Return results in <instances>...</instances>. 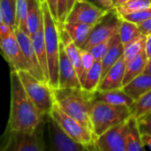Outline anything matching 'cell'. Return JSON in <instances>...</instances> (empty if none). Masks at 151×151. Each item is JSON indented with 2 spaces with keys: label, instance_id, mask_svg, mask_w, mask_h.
<instances>
[{
  "label": "cell",
  "instance_id": "1",
  "mask_svg": "<svg viewBox=\"0 0 151 151\" xmlns=\"http://www.w3.org/2000/svg\"><path fill=\"white\" fill-rule=\"evenodd\" d=\"M10 112L6 128L15 132L32 133L44 122L46 117L40 113L28 96L16 71L10 73Z\"/></svg>",
  "mask_w": 151,
  "mask_h": 151
},
{
  "label": "cell",
  "instance_id": "44",
  "mask_svg": "<svg viewBox=\"0 0 151 151\" xmlns=\"http://www.w3.org/2000/svg\"><path fill=\"white\" fill-rule=\"evenodd\" d=\"M85 151H99L98 148L96 147L95 145V142L91 144V145H88V146H85Z\"/></svg>",
  "mask_w": 151,
  "mask_h": 151
},
{
  "label": "cell",
  "instance_id": "19",
  "mask_svg": "<svg viewBox=\"0 0 151 151\" xmlns=\"http://www.w3.org/2000/svg\"><path fill=\"white\" fill-rule=\"evenodd\" d=\"M31 41L33 44V48L36 54L38 62L42 68V71L44 74L45 80L48 82L49 74H48V63H47V54L45 49L44 42V23L40 27V28L31 36Z\"/></svg>",
  "mask_w": 151,
  "mask_h": 151
},
{
  "label": "cell",
  "instance_id": "32",
  "mask_svg": "<svg viewBox=\"0 0 151 151\" xmlns=\"http://www.w3.org/2000/svg\"><path fill=\"white\" fill-rule=\"evenodd\" d=\"M117 35H118V34H117L113 37H111V38H109V39H108V40H106V41H104V42L92 47L88 50L91 51V53L93 55V57L95 58L96 60H101L103 58V57L106 55V53L109 51V50L112 47L114 42H116Z\"/></svg>",
  "mask_w": 151,
  "mask_h": 151
},
{
  "label": "cell",
  "instance_id": "28",
  "mask_svg": "<svg viewBox=\"0 0 151 151\" xmlns=\"http://www.w3.org/2000/svg\"><path fill=\"white\" fill-rule=\"evenodd\" d=\"M27 17H28V0H16L14 29H20L28 35V27H27Z\"/></svg>",
  "mask_w": 151,
  "mask_h": 151
},
{
  "label": "cell",
  "instance_id": "33",
  "mask_svg": "<svg viewBox=\"0 0 151 151\" xmlns=\"http://www.w3.org/2000/svg\"><path fill=\"white\" fill-rule=\"evenodd\" d=\"M150 18L151 7L140 10V11L135 12H133V13L126 14V15H125V16L122 17L123 19L127 20V21L132 22V23H134L136 25H139L141 23H143L144 21L150 19Z\"/></svg>",
  "mask_w": 151,
  "mask_h": 151
},
{
  "label": "cell",
  "instance_id": "49",
  "mask_svg": "<svg viewBox=\"0 0 151 151\" xmlns=\"http://www.w3.org/2000/svg\"><path fill=\"white\" fill-rule=\"evenodd\" d=\"M41 1H42V0H41Z\"/></svg>",
  "mask_w": 151,
  "mask_h": 151
},
{
  "label": "cell",
  "instance_id": "5",
  "mask_svg": "<svg viewBox=\"0 0 151 151\" xmlns=\"http://www.w3.org/2000/svg\"><path fill=\"white\" fill-rule=\"evenodd\" d=\"M44 122L32 133L5 129L0 136V151H48L44 140Z\"/></svg>",
  "mask_w": 151,
  "mask_h": 151
},
{
  "label": "cell",
  "instance_id": "34",
  "mask_svg": "<svg viewBox=\"0 0 151 151\" xmlns=\"http://www.w3.org/2000/svg\"><path fill=\"white\" fill-rule=\"evenodd\" d=\"M79 51H80L81 63H82V67H83V72H84V79H85V76L86 73L93 66V65L94 64V62H95L96 59L93 57V55L91 53L90 50H84V49H81L80 48L79 49ZM84 79H83V81H84Z\"/></svg>",
  "mask_w": 151,
  "mask_h": 151
},
{
  "label": "cell",
  "instance_id": "48",
  "mask_svg": "<svg viewBox=\"0 0 151 151\" xmlns=\"http://www.w3.org/2000/svg\"><path fill=\"white\" fill-rule=\"evenodd\" d=\"M150 2H151V0H150Z\"/></svg>",
  "mask_w": 151,
  "mask_h": 151
},
{
  "label": "cell",
  "instance_id": "25",
  "mask_svg": "<svg viewBox=\"0 0 151 151\" xmlns=\"http://www.w3.org/2000/svg\"><path fill=\"white\" fill-rule=\"evenodd\" d=\"M102 77V66L101 60H95L93 66L86 73L85 79L82 82V88L85 90L94 93L97 91Z\"/></svg>",
  "mask_w": 151,
  "mask_h": 151
},
{
  "label": "cell",
  "instance_id": "17",
  "mask_svg": "<svg viewBox=\"0 0 151 151\" xmlns=\"http://www.w3.org/2000/svg\"><path fill=\"white\" fill-rule=\"evenodd\" d=\"M60 30V37H61V41L64 45L66 53L70 60V62L72 63V65H74L78 78L80 80L81 85H82V81L84 79V72H83V67H82V63H81V57H80V51L79 49L75 42L72 41V39L70 38V36L69 35V34L67 33V31L64 29V27L59 29Z\"/></svg>",
  "mask_w": 151,
  "mask_h": 151
},
{
  "label": "cell",
  "instance_id": "18",
  "mask_svg": "<svg viewBox=\"0 0 151 151\" xmlns=\"http://www.w3.org/2000/svg\"><path fill=\"white\" fill-rule=\"evenodd\" d=\"M124 91L135 102L151 90V74L142 73L123 87Z\"/></svg>",
  "mask_w": 151,
  "mask_h": 151
},
{
  "label": "cell",
  "instance_id": "2",
  "mask_svg": "<svg viewBox=\"0 0 151 151\" xmlns=\"http://www.w3.org/2000/svg\"><path fill=\"white\" fill-rule=\"evenodd\" d=\"M53 91L55 104L65 113L93 132L91 110L93 104V93H90L82 88H55Z\"/></svg>",
  "mask_w": 151,
  "mask_h": 151
},
{
  "label": "cell",
  "instance_id": "39",
  "mask_svg": "<svg viewBox=\"0 0 151 151\" xmlns=\"http://www.w3.org/2000/svg\"><path fill=\"white\" fill-rule=\"evenodd\" d=\"M140 30L142 31V35L148 36V35H151V18L150 19L144 21L143 23H141L138 25Z\"/></svg>",
  "mask_w": 151,
  "mask_h": 151
},
{
  "label": "cell",
  "instance_id": "14",
  "mask_svg": "<svg viewBox=\"0 0 151 151\" xmlns=\"http://www.w3.org/2000/svg\"><path fill=\"white\" fill-rule=\"evenodd\" d=\"M14 33H15L17 41L20 46V48L23 51V54H24V56L28 61V64L29 65V73H31L37 80L47 82L45 80L44 74L42 71V68L40 66V64L38 62L35 50L33 48L31 37L27 33H25L20 29H14Z\"/></svg>",
  "mask_w": 151,
  "mask_h": 151
},
{
  "label": "cell",
  "instance_id": "30",
  "mask_svg": "<svg viewBox=\"0 0 151 151\" xmlns=\"http://www.w3.org/2000/svg\"><path fill=\"white\" fill-rule=\"evenodd\" d=\"M133 117L139 119L151 111V90L138 101L134 102L131 107Z\"/></svg>",
  "mask_w": 151,
  "mask_h": 151
},
{
  "label": "cell",
  "instance_id": "20",
  "mask_svg": "<svg viewBox=\"0 0 151 151\" xmlns=\"http://www.w3.org/2000/svg\"><path fill=\"white\" fill-rule=\"evenodd\" d=\"M43 24L41 0H28L27 27L29 36L34 35Z\"/></svg>",
  "mask_w": 151,
  "mask_h": 151
},
{
  "label": "cell",
  "instance_id": "35",
  "mask_svg": "<svg viewBox=\"0 0 151 151\" xmlns=\"http://www.w3.org/2000/svg\"><path fill=\"white\" fill-rule=\"evenodd\" d=\"M57 15L59 29L62 28L68 16V0H57Z\"/></svg>",
  "mask_w": 151,
  "mask_h": 151
},
{
  "label": "cell",
  "instance_id": "27",
  "mask_svg": "<svg viewBox=\"0 0 151 151\" xmlns=\"http://www.w3.org/2000/svg\"><path fill=\"white\" fill-rule=\"evenodd\" d=\"M142 35V33L140 30L138 25L123 19L118 31V35L121 42L124 45L132 42L133 40H134L135 38L139 37Z\"/></svg>",
  "mask_w": 151,
  "mask_h": 151
},
{
  "label": "cell",
  "instance_id": "46",
  "mask_svg": "<svg viewBox=\"0 0 151 151\" xmlns=\"http://www.w3.org/2000/svg\"><path fill=\"white\" fill-rule=\"evenodd\" d=\"M145 73H149V74H151V59L149 60L148 64H147V66L145 68V71H144Z\"/></svg>",
  "mask_w": 151,
  "mask_h": 151
},
{
  "label": "cell",
  "instance_id": "15",
  "mask_svg": "<svg viewBox=\"0 0 151 151\" xmlns=\"http://www.w3.org/2000/svg\"><path fill=\"white\" fill-rule=\"evenodd\" d=\"M125 66H126V61L122 57L110 68V70L107 73V74L102 78L97 90L106 91V90L123 88Z\"/></svg>",
  "mask_w": 151,
  "mask_h": 151
},
{
  "label": "cell",
  "instance_id": "23",
  "mask_svg": "<svg viewBox=\"0 0 151 151\" xmlns=\"http://www.w3.org/2000/svg\"><path fill=\"white\" fill-rule=\"evenodd\" d=\"M148 62H149V58H147L145 51L141 55H139L138 57H136L135 58L126 62L124 86L128 84L131 81H133L137 76L143 73Z\"/></svg>",
  "mask_w": 151,
  "mask_h": 151
},
{
  "label": "cell",
  "instance_id": "11",
  "mask_svg": "<svg viewBox=\"0 0 151 151\" xmlns=\"http://www.w3.org/2000/svg\"><path fill=\"white\" fill-rule=\"evenodd\" d=\"M128 120L109 129L96 138L95 145L99 151H125Z\"/></svg>",
  "mask_w": 151,
  "mask_h": 151
},
{
  "label": "cell",
  "instance_id": "7",
  "mask_svg": "<svg viewBox=\"0 0 151 151\" xmlns=\"http://www.w3.org/2000/svg\"><path fill=\"white\" fill-rule=\"evenodd\" d=\"M49 117L73 141L84 146H88L95 142L96 137L94 134L79 121L65 113L56 104L53 107Z\"/></svg>",
  "mask_w": 151,
  "mask_h": 151
},
{
  "label": "cell",
  "instance_id": "43",
  "mask_svg": "<svg viewBox=\"0 0 151 151\" xmlns=\"http://www.w3.org/2000/svg\"><path fill=\"white\" fill-rule=\"evenodd\" d=\"M112 1H113L114 7H115V8H117V7H119V6L128 3V2L131 1V0H112Z\"/></svg>",
  "mask_w": 151,
  "mask_h": 151
},
{
  "label": "cell",
  "instance_id": "47",
  "mask_svg": "<svg viewBox=\"0 0 151 151\" xmlns=\"http://www.w3.org/2000/svg\"><path fill=\"white\" fill-rule=\"evenodd\" d=\"M3 22V20H2V15H1V11H0V24Z\"/></svg>",
  "mask_w": 151,
  "mask_h": 151
},
{
  "label": "cell",
  "instance_id": "41",
  "mask_svg": "<svg viewBox=\"0 0 151 151\" xmlns=\"http://www.w3.org/2000/svg\"><path fill=\"white\" fill-rule=\"evenodd\" d=\"M145 53L149 60L151 59V35H148L146 38V45H145Z\"/></svg>",
  "mask_w": 151,
  "mask_h": 151
},
{
  "label": "cell",
  "instance_id": "9",
  "mask_svg": "<svg viewBox=\"0 0 151 151\" xmlns=\"http://www.w3.org/2000/svg\"><path fill=\"white\" fill-rule=\"evenodd\" d=\"M48 151H85V146L70 139L49 116L45 119Z\"/></svg>",
  "mask_w": 151,
  "mask_h": 151
},
{
  "label": "cell",
  "instance_id": "8",
  "mask_svg": "<svg viewBox=\"0 0 151 151\" xmlns=\"http://www.w3.org/2000/svg\"><path fill=\"white\" fill-rule=\"evenodd\" d=\"M122 17L115 9L107 12L104 16L93 27V29L81 49L90 50L92 47L113 37L118 34Z\"/></svg>",
  "mask_w": 151,
  "mask_h": 151
},
{
  "label": "cell",
  "instance_id": "31",
  "mask_svg": "<svg viewBox=\"0 0 151 151\" xmlns=\"http://www.w3.org/2000/svg\"><path fill=\"white\" fill-rule=\"evenodd\" d=\"M149 7H151L150 0H131L128 3L116 8V10L120 16L123 17L126 14L133 13Z\"/></svg>",
  "mask_w": 151,
  "mask_h": 151
},
{
  "label": "cell",
  "instance_id": "38",
  "mask_svg": "<svg viewBox=\"0 0 151 151\" xmlns=\"http://www.w3.org/2000/svg\"><path fill=\"white\" fill-rule=\"evenodd\" d=\"M13 31H14V28H12V27H10L4 22H2L0 24V40L4 39L7 36H9Z\"/></svg>",
  "mask_w": 151,
  "mask_h": 151
},
{
  "label": "cell",
  "instance_id": "42",
  "mask_svg": "<svg viewBox=\"0 0 151 151\" xmlns=\"http://www.w3.org/2000/svg\"><path fill=\"white\" fill-rule=\"evenodd\" d=\"M142 141L144 146L147 151H151V135H146V134H142Z\"/></svg>",
  "mask_w": 151,
  "mask_h": 151
},
{
  "label": "cell",
  "instance_id": "45",
  "mask_svg": "<svg viewBox=\"0 0 151 151\" xmlns=\"http://www.w3.org/2000/svg\"><path fill=\"white\" fill-rule=\"evenodd\" d=\"M77 0H68V13L69 12V11L72 9L73 5L75 4V3L77 2Z\"/></svg>",
  "mask_w": 151,
  "mask_h": 151
},
{
  "label": "cell",
  "instance_id": "10",
  "mask_svg": "<svg viewBox=\"0 0 151 151\" xmlns=\"http://www.w3.org/2000/svg\"><path fill=\"white\" fill-rule=\"evenodd\" d=\"M0 53L9 64L11 71H26L29 73V65L17 41L14 31L6 38L0 40Z\"/></svg>",
  "mask_w": 151,
  "mask_h": 151
},
{
  "label": "cell",
  "instance_id": "16",
  "mask_svg": "<svg viewBox=\"0 0 151 151\" xmlns=\"http://www.w3.org/2000/svg\"><path fill=\"white\" fill-rule=\"evenodd\" d=\"M93 101L102 102L113 105H123L130 108L135 102L124 91L123 88L106 91L97 90L93 93Z\"/></svg>",
  "mask_w": 151,
  "mask_h": 151
},
{
  "label": "cell",
  "instance_id": "3",
  "mask_svg": "<svg viewBox=\"0 0 151 151\" xmlns=\"http://www.w3.org/2000/svg\"><path fill=\"white\" fill-rule=\"evenodd\" d=\"M43 13L44 42L48 63V84L53 89L59 87V58H60V30L57 22L53 19L45 0L41 1Z\"/></svg>",
  "mask_w": 151,
  "mask_h": 151
},
{
  "label": "cell",
  "instance_id": "37",
  "mask_svg": "<svg viewBox=\"0 0 151 151\" xmlns=\"http://www.w3.org/2000/svg\"><path fill=\"white\" fill-rule=\"evenodd\" d=\"M85 1L93 4V5H95V6L99 7L100 9L106 11V12L115 9L112 0H85Z\"/></svg>",
  "mask_w": 151,
  "mask_h": 151
},
{
  "label": "cell",
  "instance_id": "29",
  "mask_svg": "<svg viewBox=\"0 0 151 151\" xmlns=\"http://www.w3.org/2000/svg\"><path fill=\"white\" fill-rule=\"evenodd\" d=\"M0 11L3 22L14 28L16 0H0Z\"/></svg>",
  "mask_w": 151,
  "mask_h": 151
},
{
  "label": "cell",
  "instance_id": "22",
  "mask_svg": "<svg viewBox=\"0 0 151 151\" xmlns=\"http://www.w3.org/2000/svg\"><path fill=\"white\" fill-rule=\"evenodd\" d=\"M92 25L84 23H65L63 27L78 48H82L86 42L92 29Z\"/></svg>",
  "mask_w": 151,
  "mask_h": 151
},
{
  "label": "cell",
  "instance_id": "21",
  "mask_svg": "<svg viewBox=\"0 0 151 151\" xmlns=\"http://www.w3.org/2000/svg\"><path fill=\"white\" fill-rule=\"evenodd\" d=\"M125 151H147L142 141V135L140 132L137 119L134 117H131L128 120Z\"/></svg>",
  "mask_w": 151,
  "mask_h": 151
},
{
  "label": "cell",
  "instance_id": "24",
  "mask_svg": "<svg viewBox=\"0 0 151 151\" xmlns=\"http://www.w3.org/2000/svg\"><path fill=\"white\" fill-rule=\"evenodd\" d=\"M123 55H124V44L121 42L119 35H117V40L112 45V47L109 50V51L101 60V66H102L101 80L107 74V73L110 70V68L123 57Z\"/></svg>",
  "mask_w": 151,
  "mask_h": 151
},
{
  "label": "cell",
  "instance_id": "4",
  "mask_svg": "<svg viewBox=\"0 0 151 151\" xmlns=\"http://www.w3.org/2000/svg\"><path fill=\"white\" fill-rule=\"evenodd\" d=\"M131 117L133 114L130 107L93 101L91 110L93 132L97 138L109 129L127 121Z\"/></svg>",
  "mask_w": 151,
  "mask_h": 151
},
{
  "label": "cell",
  "instance_id": "13",
  "mask_svg": "<svg viewBox=\"0 0 151 151\" xmlns=\"http://www.w3.org/2000/svg\"><path fill=\"white\" fill-rule=\"evenodd\" d=\"M82 88L77 73L70 62L63 43L60 44V58H59V87L58 88Z\"/></svg>",
  "mask_w": 151,
  "mask_h": 151
},
{
  "label": "cell",
  "instance_id": "6",
  "mask_svg": "<svg viewBox=\"0 0 151 151\" xmlns=\"http://www.w3.org/2000/svg\"><path fill=\"white\" fill-rule=\"evenodd\" d=\"M20 82L28 96L44 117L49 116L55 104L53 88L45 82L37 80L31 73L26 71L17 72Z\"/></svg>",
  "mask_w": 151,
  "mask_h": 151
},
{
  "label": "cell",
  "instance_id": "26",
  "mask_svg": "<svg viewBox=\"0 0 151 151\" xmlns=\"http://www.w3.org/2000/svg\"><path fill=\"white\" fill-rule=\"evenodd\" d=\"M146 38V35H142L139 37L135 38L134 40H133L132 42L124 45L123 58L125 59L126 62L135 58L136 57H138L139 55L145 51Z\"/></svg>",
  "mask_w": 151,
  "mask_h": 151
},
{
  "label": "cell",
  "instance_id": "12",
  "mask_svg": "<svg viewBox=\"0 0 151 151\" xmlns=\"http://www.w3.org/2000/svg\"><path fill=\"white\" fill-rule=\"evenodd\" d=\"M106 12L85 0H77L68 13L65 23H84L94 26Z\"/></svg>",
  "mask_w": 151,
  "mask_h": 151
},
{
  "label": "cell",
  "instance_id": "36",
  "mask_svg": "<svg viewBox=\"0 0 151 151\" xmlns=\"http://www.w3.org/2000/svg\"><path fill=\"white\" fill-rule=\"evenodd\" d=\"M136 119L141 134L151 135V111Z\"/></svg>",
  "mask_w": 151,
  "mask_h": 151
},
{
  "label": "cell",
  "instance_id": "40",
  "mask_svg": "<svg viewBox=\"0 0 151 151\" xmlns=\"http://www.w3.org/2000/svg\"><path fill=\"white\" fill-rule=\"evenodd\" d=\"M49 9L51 11V13L53 17V19H55V21L58 24V15H57V0H45Z\"/></svg>",
  "mask_w": 151,
  "mask_h": 151
}]
</instances>
